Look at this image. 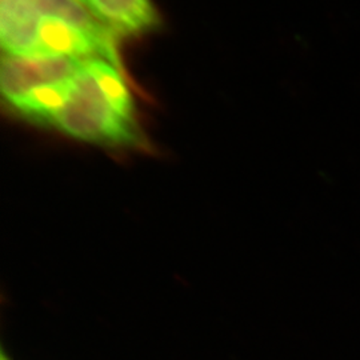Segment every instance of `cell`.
<instances>
[{"label":"cell","mask_w":360,"mask_h":360,"mask_svg":"<svg viewBox=\"0 0 360 360\" xmlns=\"http://www.w3.org/2000/svg\"><path fill=\"white\" fill-rule=\"evenodd\" d=\"M86 63L51 53H6L0 70L3 96L13 105L38 87L72 79Z\"/></svg>","instance_id":"7a4b0ae2"},{"label":"cell","mask_w":360,"mask_h":360,"mask_svg":"<svg viewBox=\"0 0 360 360\" xmlns=\"http://www.w3.org/2000/svg\"><path fill=\"white\" fill-rule=\"evenodd\" d=\"M40 19L34 0H1L0 38L7 53H38Z\"/></svg>","instance_id":"3957f363"},{"label":"cell","mask_w":360,"mask_h":360,"mask_svg":"<svg viewBox=\"0 0 360 360\" xmlns=\"http://www.w3.org/2000/svg\"><path fill=\"white\" fill-rule=\"evenodd\" d=\"M41 16H53L92 38L115 43L116 34L102 22L83 0H34Z\"/></svg>","instance_id":"5b68a950"},{"label":"cell","mask_w":360,"mask_h":360,"mask_svg":"<svg viewBox=\"0 0 360 360\" xmlns=\"http://www.w3.org/2000/svg\"><path fill=\"white\" fill-rule=\"evenodd\" d=\"M51 124L83 142L111 147L141 144L136 122L116 111L86 65L71 79L68 98Z\"/></svg>","instance_id":"6da1fadb"},{"label":"cell","mask_w":360,"mask_h":360,"mask_svg":"<svg viewBox=\"0 0 360 360\" xmlns=\"http://www.w3.org/2000/svg\"><path fill=\"white\" fill-rule=\"evenodd\" d=\"M0 360H13V358L10 356V354L6 351L4 346H1V349H0Z\"/></svg>","instance_id":"ba28073f"},{"label":"cell","mask_w":360,"mask_h":360,"mask_svg":"<svg viewBox=\"0 0 360 360\" xmlns=\"http://www.w3.org/2000/svg\"><path fill=\"white\" fill-rule=\"evenodd\" d=\"M70 80L46 84L27 94L13 107L22 115L31 117L32 120H41L51 123L53 116L65 105L70 92Z\"/></svg>","instance_id":"8992f818"},{"label":"cell","mask_w":360,"mask_h":360,"mask_svg":"<svg viewBox=\"0 0 360 360\" xmlns=\"http://www.w3.org/2000/svg\"><path fill=\"white\" fill-rule=\"evenodd\" d=\"M117 35L147 31L158 20L151 0H83Z\"/></svg>","instance_id":"277c9868"},{"label":"cell","mask_w":360,"mask_h":360,"mask_svg":"<svg viewBox=\"0 0 360 360\" xmlns=\"http://www.w3.org/2000/svg\"><path fill=\"white\" fill-rule=\"evenodd\" d=\"M86 65L116 111L127 119L135 120L132 98L120 70L102 59H94L87 62Z\"/></svg>","instance_id":"52a82bcc"}]
</instances>
